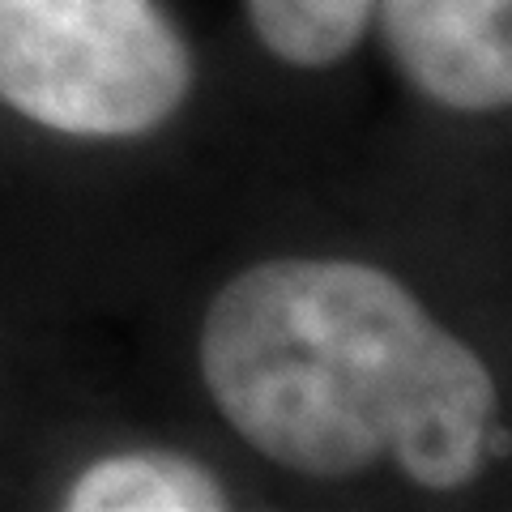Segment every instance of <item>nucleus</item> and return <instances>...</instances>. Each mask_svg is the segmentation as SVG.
I'll return each mask as SVG.
<instances>
[{"mask_svg": "<svg viewBox=\"0 0 512 512\" xmlns=\"http://www.w3.org/2000/svg\"><path fill=\"white\" fill-rule=\"evenodd\" d=\"M252 35L291 69H333L359 47L376 0H244Z\"/></svg>", "mask_w": 512, "mask_h": 512, "instance_id": "5", "label": "nucleus"}, {"mask_svg": "<svg viewBox=\"0 0 512 512\" xmlns=\"http://www.w3.org/2000/svg\"><path fill=\"white\" fill-rule=\"evenodd\" d=\"M397 73L444 111L512 103V0H376Z\"/></svg>", "mask_w": 512, "mask_h": 512, "instance_id": "3", "label": "nucleus"}, {"mask_svg": "<svg viewBox=\"0 0 512 512\" xmlns=\"http://www.w3.org/2000/svg\"><path fill=\"white\" fill-rule=\"evenodd\" d=\"M60 504L69 512H218L231 508V491L197 457L133 448L86 466Z\"/></svg>", "mask_w": 512, "mask_h": 512, "instance_id": "4", "label": "nucleus"}, {"mask_svg": "<svg viewBox=\"0 0 512 512\" xmlns=\"http://www.w3.org/2000/svg\"><path fill=\"white\" fill-rule=\"evenodd\" d=\"M197 367L235 436L312 483L393 466L448 495L504 453L483 355L367 261L269 256L239 269L205 308Z\"/></svg>", "mask_w": 512, "mask_h": 512, "instance_id": "1", "label": "nucleus"}, {"mask_svg": "<svg viewBox=\"0 0 512 512\" xmlns=\"http://www.w3.org/2000/svg\"><path fill=\"white\" fill-rule=\"evenodd\" d=\"M197 60L163 0H0V107L86 141L150 137Z\"/></svg>", "mask_w": 512, "mask_h": 512, "instance_id": "2", "label": "nucleus"}]
</instances>
